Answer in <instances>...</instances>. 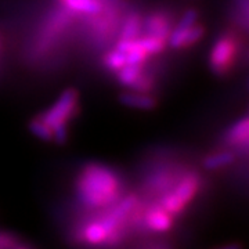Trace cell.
I'll return each mask as SVG.
<instances>
[{"instance_id": "2e32d148", "label": "cell", "mask_w": 249, "mask_h": 249, "mask_svg": "<svg viewBox=\"0 0 249 249\" xmlns=\"http://www.w3.org/2000/svg\"><path fill=\"white\" fill-rule=\"evenodd\" d=\"M220 249H242L241 248L240 244H230V245H226V247H223Z\"/></svg>"}, {"instance_id": "ba28073f", "label": "cell", "mask_w": 249, "mask_h": 249, "mask_svg": "<svg viewBox=\"0 0 249 249\" xmlns=\"http://www.w3.org/2000/svg\"><path fill=\"white\" fill-rule=\"evenodd\" d=\"M147 227L157 232H165L172 229L173 226V214L165 211L160 205L151 206L144 216Z\"/></svg>"}, {"instance_id": "9c48e42d", "label": "cell", "mask_w": 249, "mask_h": 249, "mask_svg": "<svg viewBox=\"0 0 249 249\" xmlns=\"http://www.w3.org/2000/svg\"><path fill=\"white\" fill-rule=\"evenodd\" d=\"M119 101L124 107L142 109V111H150L155 109L158 106V98L152 96V93H142V91H124L119 96Z\"/></svg>"}, {"instance_id": "6da1fadb", "label": "cell", "mask_w": 249, "mask_h": 249, "mask_svg": "<svg viewBox=\"0 0 249 249\" xmlns=\"http://www.w3.org/2000/svg\"><path fill=\"white\" fill-rule=\"evenodd\" d=\"M75 191L85 206L101 209L114 205L122 196L124 181L112 166L103 162H88L78 172Z\"/></svg>"}, {"instance_id": "8fae6325", "label": "cell", "mask_w": 249, "mask_h": 249, "mask_svg": "<svg viewBox=\"0 0 249 249\" xmlns=\"http://www.w3.org/2000/svg\"><path fill=\"white\" fill-rule=\"evenodd\" d=\"M249 140V118H242L234 124L226 133V142L230 144H242Z\"/></svg>"}, {"instance_id": "5bb4252c", "label": "cell", "mask_w": 249, "mask_h": 249, "mask_svg": "<svg viewBox=\"0 0 249 249\" xmlns=\"http://www.w3.org/2000/svg\"><path fill=\"white\" fill-rule=\"evenodd\" d=\"M232 160H234V154L231 152H216L205 158L204 166L209 170H217L232 163Z\"/></svg>"}, {"instance_id": "e0dca14e", "label": "cell", "mask_w": 249, "mask_h": 249, "mask_svg": "<svg viewBox=\"0 0 249 249\" xmlns=\"http://www.w3.org/2000/svg\"><path fill=\"white\" fill-rule=\"evenodd\" d=\"M11 249H32L31 247H27V245H14Z\"/></svg>"}, {"instance_id": "4fadbf2b", "label": "cell", "mask_w": 249, "mask_h": 249, "mask_svg": "<svg viewBox=\"0 0 249 249\" xmlns=\"http://www.w3.org/2000/svg\"><path fill=\"white\" fill-rule=\"evenodd\" d=\"M28 129H29L31 133L35 136L36 139L46 142H53L54 133L53 130H52V127L47 124H45L39 115H35L28 122Z\"/></svg>"}, {"instance_id": "30bf717a", "label": "cell", "mask_w": 249, "mask_h": 249, "mask_svg": "<svg viewBox=\"0 0 249 249\" xmlns=\"http://www.w3.org/2000/svg\"><path fill=\"white\" fill-rule=\"evenodd\" d=\"M144 71H145V64H126L119 71L115 72V79L122 88L130 89L140 79Z\"/></svg>"}, {"instance_id": "ac0fdd59", "label": "cell", "mask_w": 249, "mask_h": 249, "mask_svg": "<svg viewBox=\"0 0 249 249\" xmlns=\"http://www.w3.org/2000/svg\"><path fill=\"white\" fill-rule=\"evenodd\" d=\"M57 1H58V3H60V4H61L62 1H64V0H57Z\"/></svg>"}, {"instance_id": "8992f818", "label": "cell", "mask_w": 249, "mask_h": 249, "mask_svg": "<svg viewBox=\"0 0 249 249\" xmlns=\"http://www.w3.org/2000/svg\"><path fill=\"white\" fill-rule=\"evenodd\" d=\"M61 6L73 17H94L104 9V0H64Z\"/></svg>"}, {"instance_id": "52a82bcc", "label": "cell", "mask_w": 249, "mask_h": 249, "mask_svg": "<svg viewBox=\"0 0 249 249\" xmlns=\"http://www.w3.org/2000/svg\"><path fill=\"white\" fill-rule=\"evenodd\" d=\"M142 16L140 11H129L121 21L116 40H134L142 35Z\"/></svg>"}, {"instance_id": "277c9868", "label": "cell", "mask_w": 249, "mask_h": 249, "mask_svg": "<svg viewBox=\"0 0 249 249\" xmlns=\"http://www.w3.org/2000/svg\"><path fill=\"white\" fill-rule=\"evenodd\" d=\"M237 55V42L231 35L220 36L209 54V67L213 73L223 76L231 70Z\"/></svg>"}, {"instance_id": "9a60e30c", "label": "cell", "mask_w": 249, "mask_h": 249, "mask_svg": "<svg viewBox=\"0 0 249 249\" xmlns=\"http://www.w3.org/2000/svg\"><path fill=\"white\" fill-rule=\"evenodd\" d=\"M17 245V238L7 232H0V249H10Z\"/></svg>"}, {"instance_id": "5b68a950", "label": "cell", "mask_w": 249, "mask_h": 249, "mask_svg": "<svg viewBox=\"0 0 249 249\" xmlns=\"http://www.w3.org/2000/svg\"><path fill=\"white\" fill-rule=\"evenodd\" d=\"M172 19L166 11H151L144 16L142 19V34L151 35L168 40L172 32Z\"/></svg>"}, {"instance_id": "7a4b0ae2", "label": "cell", "mask_w": 249, "mask_h": 249, "mask_svg": "<svg viewBox=\"0 0 249 249\" xmlns=\"http://www.w3.org/2000/svg\"><path fill=\"white\" fill-rule=\"evenodd\" d=\"M80 111V96L78 89L68 88L60 93L53 104L37 115L47 124L54 133L53 142L65 144L70 137V124L78 118Z\"/></svg>"}, {"instance_id": "7c38bea8", "label": "cell", "mask_w": 249, "mask_h": 249, "mask_svg": "<svg viewBox=\"0 0 249 249\" xmlns=\"http://www.w3.org/2000/svg\"><path fill=\"white\" fill-rule=\"evenodd\" d=\"M126 57L122 52H119L116 47L107 50L104 55L101 57V65L107 72L115 73L118 72L124 65H126Z\"/></svg>"}, {"instance_id": "3957f363", "label": "cell", "mask_w": 249, "mask_h": 249, "mask_svg": "<svg viewBox=\"0 0 249 249\" xmlns=\"http://www.w3.org/2000/svg\"><path fill=\"white\" fill-rule=\"evenodd\" d=\"M201 180L196 172H190L178 181L175 188L166 193L160 199V206L170 214L181 213L199 190Z\"/></svg>"}]
</instances>
